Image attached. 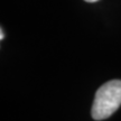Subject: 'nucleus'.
Listing matches in <instances>:
<instances>
[{
	"label": "nucleus",
	"instance_id": "1",
	"mask_svg": "<svg viewBox=\"0 0 121 121\" xmlns=\"http://www.w3.org/2000/svg\"><path fill=\"white\" fill-rule=\"evenodd\" d=\"M121 105V80L104 83L96 91L92 107V118L103 120L111 117Z\"/></svg>",
	"mask_w": 121,
	"mask_h": 121
},
{
	"label": "nucleus",
	"instance_id": "2",
	"mask_svg": "<svg viewBox=\"0 0 121 121\" xmlns=\"http://www.w3.org/2000/svg\"><path fill=\"white\" fill-rule=\"evenodd\" d=\"M4 30L1 29V31H0V38H1V39H4Z\"/></svg>",
	"mask_w": 121,
	"mask_h": 121
},
{
	"label": "nucleus",
	"instance_id": "3",
	"mask_svg": "<svg viewBox=\"0 0 121 121\" xmlns=\"http://www.w3.org/2000/svg\"><path fill=\"white\" fill-rule=\"evenodd\" d=\"M84 1H86V2H95V1H98V0H84Z\"/></svg>",
	"mask_w": 121,
	"mask_h": 121
}]
</instances>
